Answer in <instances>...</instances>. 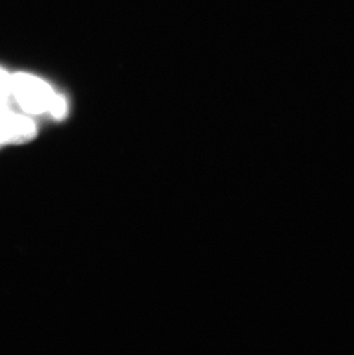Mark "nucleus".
<instances>
[{"label": "nucleus", "instance_id": "4", "mask_svg": "<svg viewBox=\"0 0 354 355\" xmlns=\"http://www.w3.org/2000/svg\"><path fill=\"white\" fill-rule=\"evenodd\" d=\"M67 111V104L65 101L64 98L56 96L52 107H51L50 113L53 115L54 118H62Z\"/></svg>", "mask_w": 354, "mask_h": 355}, {"label": "nucleus", "instance_id": "1", "mask_svg": "<svg viewBox=\"0 0 354 355\" xmlns=\"http://www.w3.org/2000/svg\"><path fill=\"white\" fill-rule=\"evenodd\" d=\"M56 96L47 82L34 75L17 73L10 76V98L28 114L50 112Z\"/></svg>", "mask_w": 354, "mask_h": 355}, {"label": "nucleus", "instance_id": "2", "mask_svg": "<svg viewBox=\"0 0 354 355\" xmlns=\"http://www.w3.org/2000/svg\"><path fill=\"white\" fill-rule=\"evenodd\" d=\"M36 135L34 121L17 114L10 108L0 111V146L3 144H22Z\"/></svg>", "mask_w": 354, "mask_h": 355}, {"label": "nucleus", "instance_id": "3", "mask_svg": "<svg viewBox=\"0 0 354 355\" xmlns=\"http://www.w3.org/2000/svg\"><path fill=\"white\" fill-rule=\"evenodd\" d=\"M10 76L0 67V105H8L10 98Z\"/></svg>", "mask_w": 354, "mask_h": 355}, {"label": "nucleus", "instance_id": "5", "mask_svg": "<svg viewBox=\"0 0 354 355\" xmlns=\"http://www.w3.org/2000/svg\"><path fill=\"white\" fill-rule=\"evenodd\" d=\"M6 107H8V105H0V111H1V110H3V108Z\"/></svg>", "mask_w": 354, "mask_h": 355}]
</instances>
